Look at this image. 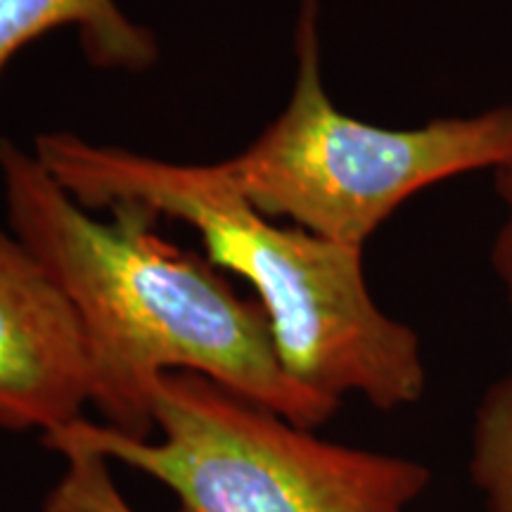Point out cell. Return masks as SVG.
Returning <instances> with one entry per match:
<instances>
[{
    "instance_id": "6da1fadb",
    "label": "cell",
    "mask_w": 512,
    "mask_h": 512,
    "mask_svg": "<svg viewBox=\"0 0 512 512\" xmlns=\"http://www.w3.org/2000/svg\"><path fill=\"white\" fill-rule=\"evenodd\" d=\"M0 174L10 230L79 316L91 403L107 427L150 439L157 382L174 370L209 377L306 430L339 411V401L285 373L259 304L238 297L209 259L159 238L155 209L114 202L110 221L93 219L36 155L8 140Z\"/></svg>"
},
{
    "instance_id": "7a4b0ae2",
    "label": "cell",
    "mask_w": 512,
    "mask_h": 512,
    "mask_svg": "<svg viewBox=\"0 0 512 512\" xmlns=\"http://www.w3.org/2000/svg\"><path fill=\"white\" fill-rule=\"evenodd\" d=\"M36 157L86 209L138 202L195 228L211 264L254 287L275 354L304 389L339 403L358 394L380 411L422 399L420 339L375 304L361 247L278 226L219 162H164L74 133L38 136Z\"/></svg>"
},
{
    "instance_id": "3957f363",
    "label": "cell",
    "mask_w": 512,
    "mask_h": 512,
    "mask_svg": "<svg viewBox=\"0 0 512 512\" xmlns=\"http://www.w3.org/2000/svg\"><path fill=\"white\" fill-rule=\"evenodd\" d=\"M152 413L159 441L79 418L43 444L155 477L183 512H406L432 477L411 458L318 439L197 373L159 377Z\"/></svg>"
},
{
    "instance_id": "277c9868",
    "label": "cell",
    "mask_w": 512,
    "mask_h": 512,
    "mask_svg": "<svg viewBox=\"0 0 512 512\" xmlns=\"http://www.w3.org/2000/svg\"><path fill=\"white\" fill-rule=\"evenodd\" d=\"M297 76L285 110L240 155L219 162L268 219L361 247L403 202L448 178L498 169L512 157V105L415 128L354 119L325 91L318 0H302Z\"/></svg>"
},
{
    "instance_id": "5b68a950",
    "label": "cell",
    "mask_w": 512,
    "mask_h": 512,
    "mask_svg": "<svg viewBox=\"0 0 512 512\" xmlns=\"http://www.w3.org/2000/svg\"><path fill=\"white\" fill-rule=\"evenodd\" d=\"M91 403L74 306L15 233L0 228V427L50 434Z\"/></svg>"
},
{
    "instance_id": "8992f818",
    "label": "cell",
    "mask_w": 512,
    "mask_h": 512,
    "mask_svg": "<svg viewBox=\"0 0 512 512\" xmlns=\"http://www.w3.org/2000/svg\"><path fill=\"white\" fill-rule=\"evenodd\" d=\"M60 27L79 29L83 53L100 69L143 72L157 60L155 36L114 0H0V74L24 46Z\"/></svg>"
},
{
    "instance_id": "52a82bcc",
    "label": "cell",
    "mask_w": 512,
    "mask_h": 512,
    "mask_svg": "<svg viewBox=\"0 0 512 512\" xmlns=\"http://www.w3.org/2000/svg\"><path fill=\"white\" fill-rule=\"evenodd\" d=\"M470 477L486 512H512V366L486 389L477 406Z\"/></svg>"
},
{
    "instance_id": "ba28073f",
    "label": "cell",
    "mask_w": 512,
    "mask_h": 512,
    "mask_svg": "<svg viewBox=\"0 0 512 512\" xmlns=\"http://www.w3.org/2000/svg\"><path fill=\"white\" fill-rule=\"evenodd\" d=\"M67 470L48 494L46 512H133L121 498L107 463L91 451H64Z\"/></svg>"
},
{
    "instance_id": "9c48e42d",
    "label": "cell",
    "mask_w": 512,
    "mask_h": 512,
    "mask_svg": "<svg viewBox=\"0 0 512 512\" xmlns=\"http://www.w3.org/2000/svg\"><path fill=\"white\" fill-rule=\"evenodd\" d=\"M494 181L503 216L501 226H498L494 235V242H491L489 261L505 297L512 304V157L494 169Z\"/></svg>"
}]
</instances>
